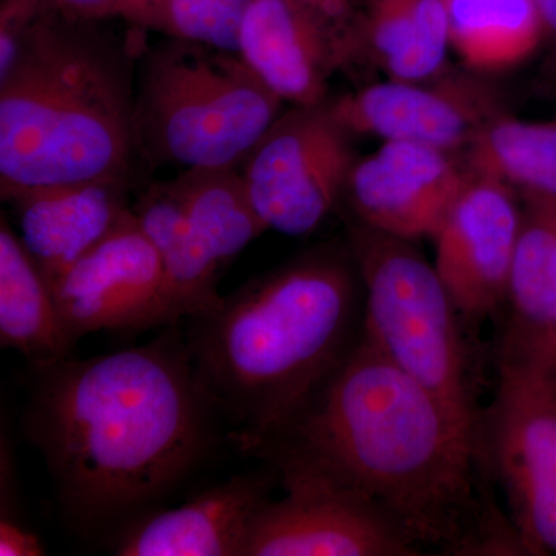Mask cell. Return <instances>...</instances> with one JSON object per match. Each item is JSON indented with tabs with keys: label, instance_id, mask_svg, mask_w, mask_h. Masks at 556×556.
<instances>
[{
	"label": "cell",
	"instance_id": "25",
	"mask_svg": "<svg viewBox=\"0 0 556 556\" xmlns=\"http://www.w3.org/2000/svg\"><path fill=\"white\" fill-rule=\"evenodd\" d=\"M58 9L87 20L118 21L164 35V0H50Z\"/></svg>",
	"mask_w": 556,
	"mask_h": 556
},
{
	"label": "cell",
	"instance_id": "6",
	"mask_svg": "<svg viewBox=\"0 0 556 556\" xmlns=\"http://www.w3.org/2000/svg\"><path fill=\"white\" fill-rule=\"evenodd\" d=\"M350 251L364 287L362 334L478 433L464 320L434 265L412 240L357 223Z\"/></svg>",
	"mask_w": 556,
	"mask_h": 556
},
{
	"label": "cell",
	"instance_id": "26",
	"mask_svg": "<svg viewBox=\"0 0 556 556\" xmlns=\"http://www.w3.org/2000/svg\"><path fill=\"white\" fill-rule=\"evenodd\" d=\"M49 0H2L0 3V76L20 56Z\"/></svg>",
	"mask_w": 556,
	"mask_h": 556
},
{
	"label": "cell",
	"instance_id": "12",
	"mask_svg": "<svg viewBox=\"0 0 556 556\" xmlns=\"http://www.w3.org/2000/svg\"><path fill=\"white\" fill-rule=\"evenodd\" d=\"M336 119L353 135L463 152L490 119L503 113L484 80L447 72L430 80L371 84L329 100Z\"/></svg>",
	"mask_w": 556,
	"mask_h": 556
},
{
	"label": "cell",
	"instance_id": "13",
	"mask_svg": "<svg viewBox=\"0 0 556 556\" xmlns=\"http://www.w3.org/2000/svg\"><path fill=\"white\" fill-rule=\"evenodd\" d=\"M521 219L507 186L468 172L466 186L431 237L434 268L464 324H481L507 302Z\"/></svg>",
	"mask_w": 556,
	"mask_h": 556
},
{
	"label": "cell",
	"instance_id": "17",
	"mask_svg": "<svg viewBox=\"0 0 556 556\" xmlns=\"http://www.w3.org/2000/svg\"><path fill=\"white\" fill-rule=\"evenodd\" d=\"M0 343L33 367L67 358L75 346L50 285L5 215L0 219Z\"/></svg>",
	"mask_w": 556,
	"mask_h": 556
},
{
	"label": "cell",
	"instance_id": "20",
	"mask_svg": "<svg viewBox=\"0 0 556 556\" xmlns=\"http://www.w3.org/2000/svg\"><path fill=\"white\" fill-rule=\"evenodd\" d=\"M466 169L503 182L527 204L556 207V123L495 116L466 149Z\"/></svg>",
	"mask_w": 556,
	"mask_h": 556
},
{
	"label": "cell",
	"instance_id": "2",
	"mask_svg": "<svg viewBox=\"0 0 556 556\" xmlns=\"http://www.w3.org/2000/svg\"><path fill=\"white\" fill-rule=\"evenodd\" d=\"M35 372L25 433L79 532L153 510L206 455L217 409L178 336Z\"/></svg>",
	"mask_w": 556,
	"mask_h": 556
},
{
	"label": "cell",
	"instance_id": "16",
	"mask_svg": "<svg viewBox=\"0 0 556 556\" xmlns=\"http://www.w3.org/2000/svg\"><path fill=\"white\" fill-rule=\"evenodd\" d=\"M134 182L94 179L47 186L7 201L20 237L50 288L131 208Z\"/></svg>",
	"mask_w": 556,
	"mask_h": 556
},
{
	"label": "cell",
	"instance_id": "30",
	"mask_svg": "<svg viewBox=\"0 0 556 556\" xmlns=\"http://www.w3.org/2000/svg\"><path fill=\"white\" fill-rule=\"evenodd\" d=\"M551 380L552 391H554V397L556 402V379H548Z\"/></svg>",
	"mask_w": 556,
	"mask_h": 556
},
{
	"label": "cell",
	"instance_id": "28",
	"mask_svg": "<svg viewBox=\"0 0 556 556\" xmlns=\"http://www.w3.org/2000/svg\"><path fill=\"white\" fill-rule=\"evenodd\" d=\"M46 554L42 541L31 532L30 527L22 522L0 525V555L38 556Z\"/></svg>",
	"mask_w": 556,
	"mask_h": 556
},
{
	"label": "cell",
	"instance_id": "23",
	"mask_svg": "<svg viewBox=\"0 0 556 556\" xmlns=\"http://www.w3.org/2000/svg\"><path fill=\"white\" fill-rule=\"evenodd\" d=\"M507 302L510 325L503 340L532 338L556 328V207L527 204Z\"/></svg>",
	"mask_w": 556,
	"mask_h": 556
},
{
	"label": "cell",
	"instance_id": "19",
	"mask_svg": "<svg viewBox=\"0 0 556 556\" xmlns=\"http://www.w3.org/2000/svg\"><path fill=\"white\" fill-rule=\"evenodd\" d=\"M139 226L159 252L178 317H197L222 299L219 266L193 229L170 181L155 182L131 203Z\"/></svg>",
	"mask_w": 556,
	"mask_h": 556
},
{
	"label": "cell",
	"instance_id": "21",
	"mask_svg": "<svg viewBox=\"0 0 556 556\" xmlns=\"http://www.w3.org/2000/svg\"><path fill=\"white\" fill-rule=\"evenodd\" d=\"M445 7L450 47L478 73L521 64L547 31L536 0H445Z\"/></svg>",
	"mask_w": 556,
	"mask_h": 556
},
{
	"label": "cell",
	"instance_id": "5",
	"mask_svg": "<svg viewBox=\"0 0 556 556\" xmlns=\"http://www.w3.org/2000/svg\"><path fill=\"white\" fill-rule=\"evenodd\" d=\"M283 104L241 54L163 35L146 42L138 60L135 124L142 163L240 167Z\"/></svg>",
	"mask_w": 556,
	"mask_h": 556
},
{
	"label": "cell",
	"instance_id": "22",
	"mask_svg": "<svg viewBox=\"0 0 556 556\" xmlns=\"http://www.w3.org/2000/svg\"><path fill=\"white\" fill-rule=\"evenodd\" d=\"M169 181L222 269L268 230L252 204L240 167L186 169Z\"/></svg>",
	"mask_w": 556,
	"mask_h": 556
},
{
	"label": "cell",
	"instance_id": "8",
	"mask_svg": "<svg viewBox=\"0 0 556 556\" xmlns=\"http://www.w3.org/2000/svg\"><path fill=\"white\" fill-rule=\"evenodd\" d=\"M353 137L328 100L278 115L240 166L266 228L299 237L321 225L342 201L356 164Z\"/></svg>",
	"mask_w": 556,
	"mask_h": 556
},
{
	"label": "cell",
	"instance_id": "10",
	"mask_svg": "<svg viewBox=\"0 0 556 556\" xmlns=\"http://www.w3.org/2000/svg\"><path fill=\"white\" fill-rule=\"evenodd\" d=\"M273 464L283 496L260 508L243 556L424 555L361 497L299 464Z\"/></svg>",
	"mask_w": 556,
	"mask_h": 556
},
{
	"label": "cell",
	"instance_id": "11",
	"mask_svg": "<svg viewBox=\"0 0 556 556\" xmlns=\"http://www.w3.org/2000/svg\"><path fill=\"white\" fill-rule=\"evenodd\" d=\"M51 291L75 343L91 332L144 331L179 320L159 252L131 208Z\"/></svg>",
	"mask_w": 556,
	"mask_h": 556
},
{
	"label": "cell",
	"instance_id": "29",
	"mask_svg": "<svg viewBox=\"0 0 556 556\" xmlns=\"http://www.w3.org/2000/svg\"><path fill=\"white\" fill-rule=\"evenodd\" d=\"M536 3L543 14L547 31L554 33L556 36V0H536Z\"/></svg>",
	"mask_w": 556,
	"mask_h": 556
},
{
	"label": "cell",
	"instance_id": "7",
	"mask_svg": "<svg viewBox=\"0 0 556 556\" xmlns=\"http://www.w3.org/2000/svg\"><path fill=\"white\" fill-rule=\"evenodd\" d=\"M489 478L506 496L526 554H556V402L551 380L500 357L495 399L479 417Z\"/></svg>",
	"mask_w": 556,
	"mask_h": 556
},
{
	"label": "cell",
	"instance_id": "9",
	"mask_svg": "<svg viewBox=\"0 0 556 556\" xmlns=\"http://www.w3.org/2000/svg\"><path fill=\"white\" fill-rule=\"evenodd\" d=\"M241 56L291 105L328 100L336 72L362 60L353 0H251Z\"/></svg>",
	"mask_w": 556,
	"mask_h": 556
},
{
	"label": "cell",
	"instance_id": "14",
	"mask_svg": "<svg viewBox=\"0 0 556 556\" xmlns=\"http://www.w3.org/2000/svg\"><path fill=\"white\" fill-rule=\"evenodd\" d=\"M468 179L453 153L386 141L357 159L343 199L357 225L412 240L433 237Z\"/></svg>",
	"mask_w": 556,
	"mask_h": 556
},
{
	"label": "cell",
	"instance_id": "1",
	"mask_svg": "<svg viewBox=\"0 0 556 556\" xmlns=\"http://www.w3.org/2000/svg\"><path fill=\"white\" fill-rule=\"evenodd\" d=\"M252 455L316 471L375 507L422 554H526L486 489L477 431L362 329L324 386Z\"/></svg>",
	"mask_w": 556,
	"mask_h": 556
},
{
	"label": "cell",
	"instance_id": "24",
	"mask_svg": "<svg viewBox=\"0 0 556 556\" xmlns=\"http://www.w3.org/2000/svg\"><path fill=\"white\" fill-rule=\"evenodd\" d=\"M251 0H164V35L240 53Z\"/></svg>",
	"mask_w": 556,
	"mask_h": 556
},
{
	"label": "cell",
	"instance_id": "3",
	"mask_svg": "<svg viewBox=\"0 0 556 556\" xmlns=\"http://www.w3.org/2000/svg\"><path fill=\"white\" fill-rule=\"evenodd\" d=\"M361 291L353 254L316 249L192 317L190 356L241 452L277 434L342 364L361 336Z\"/></svg>",
	"mask_w": 556,
	"mask_h": 556
},
{
	"label": "cell",
	"instance_id": "18",
	"mask_svg": "<svg viewBox=\"0 0 556 556\" xmlns=\"http://www.w3.org/2000/svg\"><path fill=\"white\" fill-rule=\"evenodd\" d=\"M362 60L396 80H430L447 72L445 0H368L358 11Z\"/></svg>",
	"mask_w": 556,
	"mask_h": 556
},
{
	"label": "cell",
	"instance_id": "27",
	"mask_svg": "<svg viewBox=\"0 0 556 556\" xmlns=\"http://www.w3.org/2000/svg\"><path fill=\"white\" fill-rule=\"evenodd\" d=\"M501 357L535 368L547 379H556V328L519 340H503Z\"/></svg>",
	"mask_w": 556,
	"mask_h": 556
},
{
	"label": "cell",
	"instance_id": "4",
	"mask_svg": "<svg viewBox=\"0 0 556 556\" xmlns=\"http://www.w3.org/2000/svg\"><path fill=\"white\" fill-rule=\"evenodd\" d=\"M50 2L0 76V195L68 182L135 181V86L146 33Z\"/></svg>",
	"mask_w": 556,
	"mask_h": 556
},
{
	"label": "cell",
	"instance_id": "15",
	"mask_svg": "<svg viewBox=\"0 0 556 556\" xmlns=\"http://www.w3.org/2000/svg\"><path fill=\"white\" fill-rule=\"evenodd\" d=\"M268 478L239 475L174 508H153L121 527L118 556H243L252 521L270 500Z\"/></svg>",
	"mask_w": 556,
	"mask_h": 556
}]
</instances>
